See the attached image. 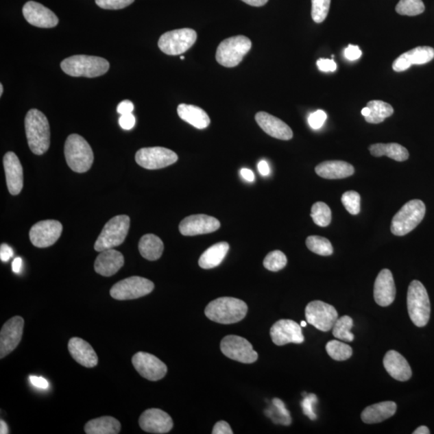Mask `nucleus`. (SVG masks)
I'll return each mask as SVG.
<instances>
[{
  "mask_svg": "<svg viewBox=\"0 0 434 434\" xmlns=\"http://www.w3.org/2000/svg\"><path fill=\"white\" fill-rule=\"evenodd\" d=\"M248 306L244 301L231 297L217 298L205 308L207 318L221 324H232L245 319Z\"/></svg>",
  "mask_w": 434,
  "mask_h": 434,
  "instance_id": "nucleus-1",
  "label": "nucleus"
},
{
  "mask_svg": "<svg viewBox=\"0 0 434 434\" xmlns=\"http://www.w3.org/2000/svg\"><path fill=\"white\" fill-rule=\"evenodd\" d=\"M25 132L31 151L43 155L50 146V128L48 119L38 110L32 109L25 117Z\"/></svg>",
  "mask_w": 434,
  "mask_h": 434,
  "instance_id": "nucleus-2",
  "label": "nucleus"
},
{
  "mask_svg": "<svg viewBox=\"0 0 434 434\" xmlns=\"http://www.w3.org/2000/svg\"><path fill=\"white\" fill-rule=\"evenodd\" d=\"M63 71L71 77H97L108 72V60L95 56L76 55L60 63Z\"/></svg>",
  "mask_w": 434,
  "mask_h": 434,
  "instance_id": "nucleus-3",
  "label": "nucleus"
},
{
  "mask_svg": "<svg viewBox=\"0 0 434 434\" xmlns=\"http://www.w3.org/2000/svg\"><path fill=\"white\" fill-rule=\"evenodd\" d=\"M64 156L68 166L77 173L91 169L93 162V152L85 138L77 134H70L64 144Z\"/></svg>",
  "mask_w": 434,
  "mask_h": 434,
  "instance_id": "nucleus-4",
  "label": "nucleus"
},
{
  "mask_svg": "<svg viewBox=\"0 0 434 434\" xmlns=\"http://www.w3.org/2000/svg\"><path fill=\"white\" fill-rule=\"evenodd\" d=\"M407 306L409 318L414 325L423 328L428 324L431 313V301L426 289L418 280L409 285Z\"/></svg>",
  "mask_w": 434,
  "mask_h": 434,
  "instance_id": "nucleus-5",
  "label": "nucleus"
},
{
  "mask_svg": "<svg viewBox=\"0 0 434 434\" xmlns=\"http://www.w3.org/2000/svg\"><path fill=\"white\" fill-rule=\"evenodd\" d=\"M426 215V205L420 200H410L401 208L391 221V231L396 236H405L421 223Z\"/></svg>",
  "mask_w": 434,
  "mask_h": 434,
  "instance_id": "nucleus-6",
  "label": "nucleus"
},
{
  "mask_svg": "<svg viewBox=\"0 0 434 434\" xmlns=\"http://www.w3.org/2000/svg\"><path fill=\"white\" fill-rule=\"evenodd\" d=\"M130 224V217L125 215H120L112 218L106 224L104 230L97 238L95 250L102 252L122 245L128 234Z\"/></svg>",
  "mask_w": 434,
  "mask_h": 434,
  "instance_id": "nucleus-7",
  "label": "nucleus"
},
{
  "mask_svg": "<svg viewBox=\"0 0 434 434\" xmlns=\"http://www.w3.org/2000/svg\"><path fill=\"white\" fill-rule=\"evenodd\" d=\"M252 42L248 37H230L219 45L216 53L217 62L227 68L235 67L250 52Z\"/></svg>",
  "mask_w": 434,
  "mask_h": 434,
  "instance_id": "nucleus-8",
  "label": "nucleus"
},
{
  "mask_svg": "<svg viewBox=\"0 0 434 434\" xmlns=\"http://www.w3.org/2000/svg\"><path fill=\"white\" fill-rule=\"evenodd\" d=\"M197 40V32L191 29H181L162 34L158 40V45L162 53L177 56L186 52Z\"/></svg>",
  "mask_w": 434,
  "mask_h": 434,
  "instance_id": "nucleus-9",
  "label": "nucleus"
},
{
  "mask_svg": "<svg viewBox=\"0 0 434 434\" xmlns=\"http://www.w3.org/2000/svg\"><path fill=\"white\" fill-rule=\"evenodd\" d=\"M155 285L147 278L130 277L114 285L110 296L116 300H133L146 296L153 291Z\"/></svg>",
  "mask_w": 434,
  "mask_h": 434,
  "instance_id": "nucleus-10",
  "label": "nucleus"
},
{
  "mask_svg": "<svg viewBox=\"0 0 434 434\" xmlns=\"http://www.w3.org/2000/svg\"><path fill=\"white\" fill-rule=\"evenodd\" d=\"M135 160L145 169L156 170L174 165L178 160V156L165 147H145L137 152Z\"/></svg>",
  "mask_w": 434,
  "mask_h": 434,
  "instance_id": "nucleus-11",
  "label": "nucleus"
},
{
  "mask_svg": "<svg viewBox=\"0 0 434 434\" xmlns=\"http://www.w3.org/2000/svg\"><path fill=\"white\" fill-rule=\"evenodd\" d=\"M221 350L228 358L243 363H253L258 361V354L252 344L238 335H227L221 340Z\"/></svg>",
  "mask_w": 434,
  "mask_h": 434,
  "instance_id": "nucleus-12",
  "label": "nucleus"
},
{
  "mask_svg": "<svg viewBox=\"0 0 434 434\" xmlns=\"http://www.w3.org/2000/svg\"><path fill=\"white\" fill-rule=\"evenodd\" d=\"M305 314L307 323L324 333L333 329L338 320V312L333 306L318 300L306 306Z\"/></svg>",
  "mask_w": 434,
  "mask_h": 434,
  "instance_id": "nucleus-13",
  "label": "nucleus"
},
{
  "mask_svg": "<svg viewBox=\"0 0 434 434\" xmlns=\"http://www.w3.org/2000/svg\"><path fill=\"white\" fill-rule=\"evenodd\" d=\"M63 226L55 220L42 221L32 227L30 241L37 248H47L58 241L62 235Z\"/></svg>",
  "mask_w": 434,
  "mask_h": 434,
  "instance_id": "nucleus-14",
  "label": "nucleus"
},
{
  "mask_svg": "<svg viewBox=\"0 0 434 434\" xmlns=\"http://www.w3.org/2000/svg\"><path fill=\"white\" fill-rule=\"evenodd\" d=\"M132 363L140 376L148 381H160L167 372L165 363L150 353L140 352L135 354L132 358Z\"/></svg>",
  "mask_w": 434,
  "mask_h": 434,
  "instance_id": "nucleus-15",
  "label": "nucleus"
},
{
  "mask_svg": "<svg viewBox=\"0 0 434 434\" xmlns=\"http://www.w3.org/2000/svg\"><path fill=\"white\" fill-rule=\"evenodd\" d=\"M25 320L15 316L3 324L0 333V357L3 359L15 350L21 343Z\"/></svg>",
  "mask_w": 434,
  "mask_h": 434,
  "instance_id": "nucleus-16",
  "label": "nucleus"
},
{
  "mask_svg": "<svg viewBox=\"0 0 434 434\" xmlns=\"http://www.w3.org/2000/svg\"><path fill=\"white\" fill-rule=\"evenodd\" d=\"M272 341L278 346H284L288 343H302L304 336L302 335L301 325L291 320H281L275 323L270 329Z\"/></svg>",
  "mask_w": 434,
  "mask_h": 434,
  "instance_id": "nucleus-17",
  "label": "nucleus"
},
{
  "mask_svg": "<svg viewBox=\"0 0 434 434\" xmlns=\"http://www.w3.org/2000/svg\"><path fill=\"white\" fill-rule=\"evenodd\" d=\"M220 227L221 223L217 218L198 214L184 218L180 224L179 230L182 235L197 236L213 232Z\"/></svg>",
  "mask_w": 434,
  "mask_h": 434,
  "instance_id": "nucleus-18",
  "label": "nucleus"
},
{
  "mask_svg": "<svg viewBox=\"0 0 434 434\" xmlns=\"http://www.w3.org/2000/svg\"><path fill=\"white\" fill-rule=\"evenodd\" d=\"M23 15L30 25L42 29H51L57 26L59 23L58 16L50 9L34 1H29L25 4Z\"/></svg>",
  "mask_w": 434,
  "mask_h": 434,
  "instance_id": "nucleus-19",
  "label": "nucleus"
},
{
  "mask_svg": "<svg viewBox=\"0 0 434 434\" xmlns=\"http://www.w3.org/2000/svg\"><path fill=\"white\" fill-rule=\"evenodd\" d=\"M139 426L143 431L151 433H169L173 428V421L166 412L158 409L144 411L139 418Z\"/></svg>",
  "mask_w": 434,
  "mask_h": 434,
  "instance_id": "nucleus-20",
  "label": "nucleus"
},
{
  "mask_svg": "<svg viewBox=\"0 0 434 434\" xmlns=\"http://www.w3.org/2000/svg\"><path fill=\"white\" fill-rule=\"evenodd\" d=\"M396 293L393 274L388 269H382L374 284L376 302L381 306H389L394 302Z\"/></svg>",
  "mask_w": 434,
  "mask_h": 434,
  "instance_id": "nucleus-21",
  "label": "nucleus"
},
{
  "mask_svg": "<svg viewBox=\"0 0 434 434\" xmlns=\"http://www.w3.org/2000/svg\"><path fill=\"white\" fill-rule=\"evenodd\" d=\"M3 166L9 193L13 195L20 194L23 186V167L15 153H6Z\"/></svg>",
  "mask_w": 434,
  "mask_h": 434,
  "instance_id": "nucleus-22",
  "label": "nucleus"
},
{
  "mask_svg": "<svg viewBox=\"0 0 434 434\" xmlns=\"http://www.w3.org/2000/svg\"><path fill=\"white\" fill-rule=\"evenodd\" d=\"M434 58V49L431 47H417L400 55L395 60L393 69L396 72H403L413 64H424L431 62Z\"/></svg>",
  "mask_w": 434,
  "mask_h": 434,
  "instance_id": "nucleus-23",
  "label": "nucleus"
},
{
  "mask_svg": "<svg viewBox=\"0 0 434 434\" xmlns=\"http://www.w3.org/2000/svg\"><path fill=\"white\" fill-rule=\"evenodd\" d=\"M255 119L259 127L272 137L281 140H289L293 138L291 128L281 119L267 112H258L255 116Z\"/></svg>",
  "mask_w": 434,
  "mask_h": 434,
  "instance_id": "nucleus-24",
  "label": "nucleus"
},
{
  "mask_svg": "<svg viewBox=\"0 0 434 434\" xmlns=\"http://www.w3.org/2000/svg\"><path fill=\"white\" fill-rule=\"evenodd\" d=\"M385 370L394 379L398 381H407L412 377L411 367L406 359L399 352L391 350L384 357Z\"/></svg>",
  "mask_w": 434,
  "mask_h": 434,
  "instance_id": "nucleus-25",
  "label": "nucleus"
},
{
  "mask_svg": "<svg viewBox=\"0 0 434 434\" xmlns=\"http://www.w3.org/2000/svg\"><path fill=\"white\" fill-rule=\"evenodd\" d=\"M124 256L113 249L100 252L95 263V272L104 277L113 276L123 267Z\"/></svg>",
  "mask_w": 434,
  "mask_h": 434,
  "instance_id": "nucleus-26",
  "label": "nucleus"
},
{
  "mask_svg": "<svg viewBox=\"0 0 434 434\" xmlns=\"http://www.w3.org/2000/svg\"><path fill=\"white\" fill-rule=\"evenodd\" d=\"M68 348L72 357L84 367H96L99 363V357L91 345L81 338L70 339Z\"/></svg>",
  "mask_w": 434,
  "mask_h": 434,
  "instance_id": "nucleus-27",
  "label": "nucleus"
},
{
  "mask_svg": "<svg viewBox=\"0 0 434 434\" xmlns=\"http://www.w3.org/2000/svg\"><path fill=\"white\" fill-rule=\"evenodd\" d=\"M317 175L328 180L344 179L354 173L352 165L344 161L333 160L320 163L315 167Z\"/></svg>",
  "mask_w": 434,
  "mask_h": 434,
  "instance_id": "nucleus-28",
  "label": "nucleus"
},
{
  "mask_svg": "<svg viewBox=\"0 0 434 434\" xmlns=\"http://www.w3.org/2000/svg\"><path fill=\"white\" fill-rule=\"evenodd\" d=\"M398 405L394 401H384L367 406L361 413L362 421L366 424H376L394 416Z\"/></svg>",
  "mask_w": 434,
  "mask_h": 434,
  "instance_id": "nucleus-29",
  "label": "nucleus"
},
{
  "mask_svg": "<svg viewBox=\"0 0 434 434\" xmlns=\"http://www.w3.org/2000/svg\"><path fill=\"white\" fill-rule=\"evenodd\" d=\"M177 112L182 120L200 130L207 128L211 123L206 112L198 106L180 104Z\"/></svg>",
  "mask_w": 434,
  "mask_h": 434,
  "instance_id": "nucleus-30",
  "label": "nucleus"
},
{
  "mask_svg": "<svg viewBox=\"0 0 434 434\" xmlns=\"http://www.w3.org/2000/svg\"><path fill=\"white\" fill-rule=\"evenodd\" d=\"M228 250H230V245L227 242H219V243L213 245L200 256V267L204 269L218 267L226 258Z\"/></svg>",
  "mask_w": 434,
  "mask_h": 434,
  "instance_id": "nucleus-31",
  "label": "nucleus"
},
{
  "mask_svg": "<svg viewBox=\"0 0 434 434\" xmlns=\"http://www.w3.org/2000/svg\"><path fill=\"white\" fill-rule=\"evenodd\" d=\"M371 155L375 157L388 156L398 162L407 160L409 156L407 149L398 143H376L370 147Z\"/></svg>",
  "mask_w": 434,
  "mask_h": 434,
  "instance_id": "nucleus-32",
  "label": "nucleus"
},
{
  "mask_svg": "<svg viewBox=\"0 0 434 434\" xmlns=\"http://www.w3.org/2000/svg\"><path fill=\"white\" fill-rule=\"evenodd\" d=\"M165 245L160 237L154 234L144 235L139 241L138 250L143 258L156 261L161 258Z\"/></svg>",
  "mask_w": 434,
  "mask_h": 434,
  "instance_id": "nucleus-33",
  "label": "nucleus"
},
{
  "mask_svg": "<svg viewBox=\"0 0 434 434\" xmlns=\"http://www.w3.org/2000/svg\"><path fill=\"white\" fill-rule=\"evenodd\" d=\"M120 431V422L112 417L91 420L85 426V432L87 434H118Z\"/></svg>",
  "mask_w": 434,
  "mask_h": 434,
  "instance_id": "nucleus-34",
  "label": "nucleus"
},
{
  "mask_svg": "<svg viewBox=\"0 0 434 434\" xmlns=\"http://www.w3.org/2000/svg\"><path fill=\"white\" fill-rule=\"evenodd\" d=\"M367 106L370 109V114L365 117L366 122L368 123H381L385 119L394 114L393 106L385 101H371Z\"/></svg>",
  "mask_w": 434,
  "mask_h": 434,
  "instance_id": "nucleus-35",
  "label": "nucleus"
},
{
  "mask_svg": "<svg viewBox=\"0 0 434 434\" xmlns=\"http://www.w3.org/2000/svg\"><path fill=\"white\" fill-rule=\"evenodd\" d=\"M353 320L348 315L340 317L336 320L333 328V333L336 339L343 340V341L352 342L354 336L352 333L351 329L353 328Z\"/></svg>",
  "mask_w": 434,
  "mask_h": 434,
  "instance_id": "nucleus-36",
  "label": "nucleus"
},
{
  "mask_svg": "<svg viewBox=\"0 0 434 434\" xmlns=\"http://www.w3.org/2000/svg\"><path fill=\"white\" fill-rule=\"evenodd\" d=\"M326 351L330 358L336 361H344L352 356V348L347 343L338 341V340H330L326 345Z\"/></svg>",
  "mask_w": 434,
  "mask_h": 434,
  "instance_id": "nucleus-37",
  "label": "nucleus"
},
{
  "mask_svg": "<svg viewBox=\"0 0 434 434\" xmlns=\"http://www.w3.org/2000/svg\"><path fill=\"white\" fill-rule=\"evenodd\" d=\"M306 245L313 253L320 256H330L333 254V247L330 241L323 237H308Z\"/></svg>",
  "mask_w": 434,
  "mask_h": 434,
  "instance_id": "nucleus-38",
  "label": "nucleus"
},
{
  "mask_svg": "<svg viewBox=\"0 0 434 434\" xmlns=\"http://www.w3.org/2000/svg\"><path fill=\"white\" fill-rule=\"evenodd\" d=\"M311 216L317 226H328L331 221V211L328 204L317 202L313 204Z\"/></svg>",
  "mask_w": 434,
  "mask_h": 434,
  "instance_id": "nucleus-39",
  "label": "nucleus"
},
{
  "mask_svg": "<svg viewBox=\"0 0 434 434\" xmlns=\"http://www.w3.org/2000/svg\"><path fill=\"white\" fill-rule=\"evenodd\" d=\"M422 0H400L396 12L401 16H415L424 12Z\"/></svg>",
  "mask_w": 434,
  "mask_h": 434,
  "instance_id": "nucleus-40",
  "label": "nucleus"
},
{
  "mask_svg": "<svg viewBox=\"0 0 434 434\" xmlns=\"http://www.w3.org/2000/svg\"><path fill=\"white\" fill-rule=\"evenodd\" d=\"M287 264V256L280 250L270 252L263 261L264 267L273 272H278L284 269Z\"/></svg>",
  "mask_w": 434,
  "mask_h": 434,
  "instance_id": "nucleus-41",
  "label": "nucleus"
},
{
  "mask_svg": "<svg viewBox=\"0 0 434 434\" xmlns=\"http://www.w3.org/2000/svg\"><path fill=\"white\" fill-rule=\"evenodd\" d=\"M311 16L317 23H323L328 15L330 0H311Z\"/></svg>",
  "mask_w": 434,
  "mask_h": 434,
  "instance_id": "nucleus-42",
  "label": "nucleus"
},
{
  "mask_svg": "<svg viewBox=\"0 0 434 434\" xmlns=\"http://www.w3.org/2000/svg\"><path fill=\"white\" fill-rule=\"evenodd\" d=\"M341 202L350 214L357 215L361 212V195L357 191H346L342 195Z\"/></svg>",
  "mask_w": 434,
  "mask_h": 434,
  "instance_id": "nucleus-43",
  "label": "nucleus"
},
{
  "mask_svg": "<svg viewBox=\"0 0 434 434\" xmlns=\"http://www.w3.org/2000/svg\"><path fill=\"white\" fill-rule=\"evenodd\" d=\"M97 5L106 10H119L127 8L134 2V0H95Z\"/></svg>",
  "mask_w": 434,
  "mask_h": 434,
  "instance_id": "nucleus-44",
  "label": "nucleus"
},
{
  "mask_svg": "<svg viewBox=\"0 0 434 434\" xmlns=\"http://www.w3.org/2000/svg\"><path fill=\"white\" fill-rule=\"evenodd\" d=\"M317 401H318L317 396L315 394H310L306 396L301 403L303 413L312 420V421H315L317 418L314 410V406L316 405Z\"/></svg>",
  "mask_w": 434,
  "mask_h": 434,
  "instance_id": "nucleus-45",
  "label": "nucleus"
},
{
  "mask_svg": "<svg viewBox=\"0 0 434 434\" xmlns=\"http://www.w3.org/2000/svg\"><path fill=\"white\" fill-rule=\"evenodd\" d=\"M326 118L328 116L324 110H317L310 114L309 118H308V123L312 129L318 130L323 127Z\"/></svg>",
  "mask_w": 434,
  "mask_h": 434,
  "instance_id": "nucleus-46",
  "label": "nucleus"
},
{
  "mask_svg": "<svg viewBox=\"0 0 434 434\" xmlns=\"http://www.w3.org/2000/svg\"><path fill=\"white\" fill-rule=\"evenodd\" d=\"M273 404L275 406V408L277 409V411L278 412L280 416L282 417L284 426H289V424L292 422V420L291 414H289V412L286 408V405L283 403V401L278 398H274L273 400Z\"/></svg>",
  "mask_w": 434,
  "mask_h": 434,
  "instance_id": "nucleus-47",
  "label": "nucleus"
},
{
  "mask_svg": "<svg viewBox=\"0 0 434 434\" xmlns=\"http://www.w3.org/2000/svg\"><path fill=\"white\" fill-rule=\"evenodd\" d=\"M317 65L322 72H335L337 65L333 60L321 58L317 62Z\"/></svg>",
  "mask_w": 434,
  "mask_h": 434,
  "instance_id": "nucleus-48",
  "label": "nucleus"
},
{
  "mask_svg": "<svg viewBox=\"0 0 434 434\" xmlns=\"http://www.w3.org/2000/svg\"><path fill=\"white\" fill-rule=\"evenodd\" d=\"M135 117L132 114L121 115L119 119L120 127L124 130H132L135 125Z\"/></svg>",
  "mask_w": 434,
  "mask_h": 434,
  "instance_id": "nucleus-49",
  "label": "nucleus"
},
{
  "mask_svg": "<svg viewBox=\"0 0 434 434\" xmlns=\"http://www.w3.org/2000/svg\"><path fill=\"white\" fill-rule=\"evenodd\" d=\"M344 54L345 58H346L348 60L353 62V60H357L359 58H361L362 52L358 46L349 45L348 48L345 49Z\"/></svg>",
  "mask_w": 434,
  "mask_h": 434,
  "instance_id": "nucleus-50",
  "label": "nucleus"
},
{
  "mask_svg": "<svg viewBox=\"0 0 434 434\" xmlns=\"http://www.w3.org/2000/svg\"><path fill=\"white\" fill-rule=\"evenodd\" d=\"M213 434H232L233 432L232 429L225 421L218 422L216 424H215L214 428L213 429Z\"/></svg>",
  "mask_w": 434,
  "mask_h": 434,
  "instance_id": "nucleus-51",
  "label": "nucleus"
},
{
  "mask_svg": "<svg viewBox=\"0 0 434 434\" xmlns=\"http://www.w3.org/2000/svg\"><path fill=\"white\" fill-rule=\"evenodd\" d=\"M134 106L132 104V101L129 100H124L118 106V108H117V111L121 115L132 114L134 110Z\"/></svg>",
  "mask_w": 434,
  "mask_h": 434,
  "instance_id": "nucleus-52",
  "label": "nucleus"
},
{
  "mask_svg": "<svg viewBox=\"0 0 434 434\" xmlns=\"http://www.w3.org/2000/svg\"><path fill=\"white\" fill-rule=\"evenodd\" d=\"M29 381L31 382V384L36 387V388H39L41 389H47L49 388V382L43 377L30 376Z\"/></svg>",
  "mask_w": 434,
  "mask_h": 434,
  "instance_id": "nucleus-53",
  "label": "nucleus"
},
{
  "mask_svg": "<svg viewBox=\"0 0 434 434\" xmlns=\"http://www.w3.org/2000/svg\"><path fill=\"white\" fill-rule=\"evenodd\" d=\"M14 255V252L10 246L7 244H2L1 247H0V259H1L3 263H8L9 260H10Z\"/></svg>",
  "mask_w": 434,
  "mask_h": 434,
  "instance_id": "nucleus-54",
  "label": "nucleus"
},
{
  "mask_svg": "<svg viewBox=\"0 0 434 434\" xmlns=\"http://www.w3.org/2000/svg\"><path fill=\"white\" fill-rule=\"evenodd\" d=\"M258 171L261 176H267L270 172L268 162L265 160H261L258 163Z\"/></svg>",
  "mask_w": 434,
  "mask_h": 434,
  "instance_id": "nucleus-55",
  "label": "nucleus"
},
{
  "mask_svg": "<svg viewBox=\"0 0 434 434\" xmlns=\"http://www.w3.org/2000/svg\"><path fill=\"white\" fill-rule=\"evenodd\" d=\"M241 175L247 181L254 182L255 180L254 172L250 169H247V168H243V169H241Z\"/></svg>",
  "mask_w": 434,
  "mask_h": 434,
  "instance_id": "nucleus-56",
  "label": "nucleus"
},
{
  "mask_svg": "<svg viewBox=\"0 0 434 434\" xmlns=\"http://www.w3.org/2000/svg\"><path fill=\"white\" fill-rule=\"evenodd\" d=\"M241 1L249 4L250 6L261 7L265 5L269 0H241Z\"/></svg>",
  "mask_w": 434,
  "mask_h": 434,
  "instance_id": "nucleus-57",
  "label": "nucleus"
},
{
  "mask_svg": "<svg viewBox=\"0 0 434 434\" xmlns=\"http://www.w3.org/2000/svg\"><path fill=\"white\" fill-rule=\"evenodd\" d=\"M23 261L21 258H16L12 263V270L14 273L19 274L22 268Z\"/></svg>",
  "mask_w": 434,
  "mask_h": 434,
  "instance_id": "nucleus-58",
  "label": "nucleus"
},
{
  "mask_svg": "<svg viewBox=\"0 0 434 434\" xmlns=\"http://www.w3.org/2000/svg\"><path fill=\"white\" fill-rule=\"evenodd\" d=\"M9 433H10V432H9V429H8V424L2 419L1 421H0V433H1V434H8Z\"/></svg>",
  "mask_w": 434,
  "mask_h": 434,
  "instance_id": "nucleus-59",
  "label": "nucleus"
},
{
  "mask_svg": "<svg viewBox=\"0 0 434 434\" xmlns=\"http://www.w3.org/2000/svg\"><path fill=\"white\" fill-rule=\"evenodd\" d=\"M413 434H429L431 433V431H429V428L424 426H420L415 431Z\"/></svg>",
  "mask_w": 434,
  "mask_h": 434,
  "instance_id": "nucleus-60",
  "label": "nucleus"
},
{
  "mask_svg": "<svg viewBox=\"0 0 434 434\" xmlns=\"http://www.w3.org/2000/svg\"><path fill=\"white\" fill-rule=\"evenodd\" d=\"M361 114L363 116L367 117L370 114V109L368 108L367 106L365 107L361 111Z\"/></svg>",
  "mask_w": 434,
  "mask_h": 434,
  "instance_id": "nucleus-61",
  "label": "nucleus"
},
{
  "mask_svg": "<svg viewBox=\"0 0 434 434\" xmlns=\"http://www.w3.org/2000/svg\"><path fill=\"white\" fill-rule=\"evenodd\" d=\"M3 93V86L1 84V85H0V96H2Z\"/></svg>",
  "mask_w": 434,
  "mask_h": 434,
  "instance_id": "nucleus-62",
  "label": "nucleus"
},
{
  "mask_svg": "<svg viewBox=\"0 0 434 434\" xmlns=\"http://www.w3.org/2000/svg\"><path fill=\"white\" fill-rule=\"evenodd\" d=\"M300 325H301L302 328H305V326H306V322L302 321Z\"/></svg>",
  "mask_w": 434,
  "mask_h": 434,
  "instance_id": "nucleus-63",
  "label": "nucleus"
},
{
  "mask_svg": "<svg viewBox=\"0 0 434 434\" xmlns=\"http://www.w3.org/2000/svg\"><path fill=\"white\" fill-rule=\"evenodd\" d=\"M180 59H181V60H184V59H185V58L184 57V56H181Z\"/></svg>",
  "mask_w": 434,
  "mask_h": 434,
  "instance_id": "nucleus-64",
  "label": "nucleus"
}]
</instances>
